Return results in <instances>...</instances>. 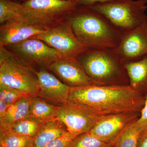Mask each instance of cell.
Returning <instances> with one entry per match:
<instances>
[{
  "instance_id": "cell-27",
  "label": "cell",
  "mask_w": 147,
  "mask_h": 147,
  "mask_svg": "<svg viewBox=\"0 0 147 147\" xmlns=\"http://www.w3.org/2000/svg\"><path fill=\"white\" fill-rule=\"evenodd\" d=\"M113 0H76L78 6L89 7L94 5L96 4L106 2Z\"/></svg>"
},
{
  "instance_id": "cell-21",
  "label": "cell",
  "mask_w": 147,
  "mask_h": 147,
  "mask_svg": "<svg viewBox=\"0 0 147 147\" xmlns=\"http://www.w3.org/2000/svg\"><path fill=\"white\" fill-rule=\"evenodd\" d=\"M43 123L38 119L29 116L14 125L11 129L34 139Z\"/></svg>"
},
{
  "instance_id": "cell-24",
  "label": "cell",
  "mask_w": 147,
  "mask_h": 147,
  "mask_svg": "<svg viewBox=\"0 0 147 147\" xmlns=\"http://www.w3.org/2000/svg\"><path fill=\"white\" fill-rule=\"evenodd\" d=\"M24 96L18 90L0 84V100L12 105Z\"/></svg>"
},
{
  "instance_id": "cell-4",
  "label": "cell",
  "mask_w": 147,
  "mask_h": 147,
  "mask_svg": "<svg viewBox=\"0 0 147 147\" xmlns=\"http://www.w3.org/2000/svg\"><path fill=\"white\" fill-rule=\"evenodd\" d=\"M35 70L0 45V84L18 90L25 96H37L39 87Z\"/></svg>"
},
{
  "instance_id": "cell-1",
  "label": "cell",
  "mask_w": 147,
  "mask_h": 147,
  "mask_svg": "<svg viewBox=\"0 0 147 147\" xmlns=\"http://www.w3.org/2000/svg\"><path fill=\"white\" fill-rule=\"evenodd\" d=\"M146 96L129 85H90L71 87L68 101L88 106L102 115L141 113Z\"/></svg>"
},
{
  "instance_id": "cell-11",
  "label": "cell",
  "mask_w": 147,
  "mask_h": 147,
  "mask_svg": "<svg viewBox=\"0 0 147 147\" xmlns=\"http://www.w3.org/2000/svg\"><path fill=\"white\" fill-rule=\"evenodd\" d=\"M139 113L126 112L104 115L90 131L92 135L115 146L124 129L137 119Z\"/></svg>"
},
{
  "instance_id": "cell-25",
  "label": "cell",
  "mask_w": 147,
  "mask_h": 147,
  "mask_svg": "<svg viewBox=\"0 0 147 147\" xmlns=\"http://www.w3.org/2000/svg\"><path fill=\"white\" fill-rule=\"evenodd\" d=\"M134 126L141 133L147 129V94L146 96L145 105L141 111L140 117L134 123Z\"/></svg>"
},
{
  "instance_id": "cell-23",
  "label": "cell",
  "mask_w": 147,
  "mask_h": 147,
  "mask_svg": "<svg viewBox=\"0 0 147 147\" xmlns=\"http://www.w3.org/2000/svg\"><path fill=\"white\" fill-rule=\"evenodd\" d=\"M137 120L131 123L123 131L117 140L115 147H137L141 133L134 126V123Z\"/></svg>"
},
{
  "instance_id": "cell-5",
  "label": "cell",
  "mask_w": 147,
  "mask_h": 147,
  "mask_svg": "<svg viewBox=\"0 0 147 147\" xmlns=\"http://www.w3.org/2000/svg\"><path fill=\"white\" fill-rule=\"evenodd\" d=\"M147 0H113L89 7L104 16L123 34L147 21Z\"/></svg>"
},
{
  "instance_id": "cell-13",
  "label": "cell",
  "mask_w": 147,
  "mask_h": 147,
  "mask_svg": "<svg viewBox=\"0 0 147 147\" xmlns=\"http://www.w3.org/2000/svg\"><path fill=\"white\" fill-rule=\"evenodd\" d=\"M39 85L37 96L52 105L61 106L68 101L70 88L46 69L35 70Z\"/></svg>"
},
{
  "instance_id": "cell-20",
  "label": "cell",
  "mask_w": 147,
  "mask_h": 147,
  "mask_svg": "<svg viewBox=\"0 0 147 147\" xmlns=\"http://www.w3.org/2000/svg\"><path fill=\"white\" fill-rule=\"evenodd\" d=\"M34 139L12 129L0 131V146L3 147H29L33 145Z\"/></svg>"
},
{
  "instance_id": "cell-17",
  "label": "cell",
  "mask_w": 147,
  "mask_h": 147,
  "mask_svg": "<svg viewBox=\"0 0 147 147\" xmlns=\"http://www.w3.org/2000/svg\"><path fill=\"white\" fill-rule=\"evenodd\" d=\"M124 66L129 86L140 92H146L147 94V57L124 63Z\"/></svg>"
},
{
  "instance_id": "cell-7",
  "label": "cell",
  "mask_w": 147,
  "mask_h": 147,
  "mask_svg": "<svg viewBox=\"0 0 147 147\" xmlns=\"http://www.w3.org/2000/svg\"><path fill=\"white\" fill-rule=\"evenodd\" d=\"M104 116L87 105L68 101L60 106L56 117L65 124L70 134L76 137L90 132Z\"/></svg>"
},
{
  "instance_id": "cell-29",
  "label": "cell",
  "mask_w": 147,
  "mask_h": 147,
  "mask_svg": "<svg viewBox=\"0 0 147 147\" xmlns=\"http://www.w3.org/2000/svg\"><path fill=\"white\" fill-rule=\"evenodd\" d=\"M11 105L0 100V118L3 117L5 115Z\"/></svg>"
},
{
  "instance_id": "cell-8",
  "label": "cell",
  "mask_w": 147,
  "mask_h": 147,
  "mask_svg": "<svg viewBox=\"0 0 147 147\" xmlns=\"http://www.w3.org/2000/svg\"><path fill=\"white\" fill-rule=\"evenodd\" d=\"M31 38L45 42L57 50L61 57L77 59L88 50L77 39L67 20Z\"/></svg>"
},
{
  "instance_id": "cell-15",
  "label": "cell",
  "mask_w": 147,
  "mask_h": 147,
  "mask_svg": "<svg viewBox=\"0 0 147 147\" xmlns=\"http://www.w3.org/2000/svg\"><path fill=\"white\" fill-rule=\"evenodd\" d=\"M32 97L24 96L10 105L5 115L0 118V131L10 130L14 125L30 116Z\"/></svg>"
},
{
  "instance_id": "cell-6",
  "label": "cell",
  "mask_w": 147,
  "mask_h": 147,
  "mask_svg": "<svg viewBox=\"0 0 147 147\" xmlns=\"http://www.w3.org/2000/svg\"><path fill=\"white\" fill-rule=\"evenodd\" d=\"M23 19L44 30L64 22L78 6L76 0H27Z\"/></svg>"
},
{
  "instance_id": "cell-16",
  "label": "cell",
  "mask_w": 147,
  "mask_h": 147,
  "mask_svg": "<svg viewBox=\"0 0 147 147\" xmlns=\"http://www.w3.org/2000/svg\"><path fill=\"white\" fill-rule=\"evenodd\" d=\"M69 133L64 123L57 118L43 123L34 139V147H44L59 137Z\"/></svg>"
},
{
  "instance_id": "cell-22",
  "label": "cell",
  "mask_w": 147,
  "mask_h": 147,
  "mask_svg": "<svg viewBox=\"0 0 147 147\" xmlns=\"http://www.w3.org/2000/svg\"><path fill=\"white\" fill-rule=\"evenodd\" d=\"M111 144L103 142L88 132L80 134L69 142L66 147H113Z\"/></svg>"
},
{
  "instance_id": "cell-18",
  "label": "cell",
  "mask_w": 147,
  "mask_h": 147,
  "mask_svg": "<svg viewBox=\"0 0 147 147\" xmlns=\"http://www.w3.org/2000/svg\"><path fill=\"white\" fill-rule=\"evenodd\" d=\"M60 106L50 104L38 96L32 97L30 116L43 122L51 120L57 117Z\"/></svg>"
},
{
  "instance_id": "cell-9",
  "label": "cell",
  "mask_w": 147,
  "mask_h": 147,
  "mask_svg": "<svg viewBox=\"0 0 147 147\" xmlns=\"http://www.w3.org/2000/svg\"><path fill=\"white\" fill-rule=\"evenodd\" d=\"M32 67L48 69L61 54L39 39L30 38L16 44L4 46Z\"/></svg>"
},
{
  "instance_id": "cell-31",
  "label": "cell",
  "mask_w": 147,
  "mask_h": 147,
  "mask_svg": "<svg viewBox=\"0 0 147 147\" xmlns=\"http://www.w3.org/2000/svg\"><path fill=\"white\" fill-rule=\"evenodd\" d=\"M29 147H33V145H32V146H30Z\"/></svg>"
},
{
  "instance_id": "cell-12",
  "label": "cell",
  "mask_w": 147,
  "mask_h": 147,
  "mask_svg": "<svg viewBox=\"0 0 147 147\" xmlns=\"http://www.w3.org/2000/svg\"><path fill=\"white\" fill-rule=\"evenodd\" d=\"M49 69L70 87L102 85L87 74L76 58H59L50 65Z\"/></svg>"
},
{
  "instance_id": "cell-3",
  "label": "cell",
  "mask_w": 147,
  "mask_h": 147,
  "mask_svg": "<svg viewBox=\"0 0 147 147\" xmlns=\"http://www.w3.org/2000/svg\"><path fill=\"white\" fill-rule=\"evenodd\" d=\"M87 74L102 85H124L129 81L124 63L114 50L88 49L77 58Z\"/></svg>"
},
{
  "instance_id": "cell-14",
  "label": "cell",
  "mask_w": 147,
  "mask_h": 147,
  "mask_svg": "<svg viewBox=\"0 0 147 147\" xmlns=\"http://www.w3.org/2000/svg\"><path fill=\"white\" fill-rule=\"evenodd\" d=\"M47 30L30 24L23 18L8 21L1 25L0 45L7 46L16 44Z\"/></svg>"
},
{
  "instance_id": "cell-2",
  "label": "cell",
  "mask_w": 147,
  "mask_h": 147,
  "mask_svg": "<svg viewBox=\"0 0 147 147\" xmlns=\"http://www.w3.org/2000/svg\"><path fill=\"white\" fill-rule=\"evenodd\" d=\"M67 20L77 39L88 49L115 50L123 34L104 16L88 7L78 6Z\"/></svg>"
},
{
  "instance_id": "cell-32",
  "label": "cell",
  "mask_w": 147,
  "mask_h": 147,
  "mask_svg": "<svg viewBox=\"0 0 147 147\" xmlns=\"http://www.w3.org/2000/svg\"><path fill=\"white\" fill-rule=\"evenodd\" d=\"M0 147H2L1 146H0Z\"/></svg>"
},
{
  "instance_id": "cell-19",
  "label": "cell",
  "mask_w": 147,
  "mask_h": 147,
  "mask_svg": "<svg viewBox=\"0 0 147 147\" xmlns=\"http://www.w3.org/2000/svg\"><path fill=\"white\" fill-rule=\"evenodd\" d=\"M26 11L23 4L11 0H0V23L24 18Z\"/></svg>"
},
{
  "instance_id": "cell-28",
  "label": "cell",
  "mask_w": 147,
  "mask_h": 147,
  "mask_svg": "<svg viewBox=\"0 0 147 147\" xmlns=\"http://www.w3.org/2000/svg\"><path fill=\"white\" fill-rule=\"evenodd\" d=\"M137 147H147V129L141 133Z\"/></svg>"
},
{
  "instance_id": "cell-30",
  "label": "cell",
  "mask_w": 147,
  "mask_h": 147,
  "mask_svg": "<svg viewBox=\"0 0 147 147\" xmlns=\"http://www.w3.org/2000/svg\"><path fill=\"white\" fill-rule=\"evenodd\" d=\"M18 1H22L23 2H24L26 1L27 0H18Z\"/></svg>"
},
{
  "instance_id": "cell-10",
  "label": "cell",
  "mask_w": 147,
  "mask_h": 147,
  "mask_svg": "<svg viewBox=\"0 0 147 147\" xmlns=\"http://www.w3.org/2000/svg\"><path fill=\"white\" fill-rule=\"evenodd\" d=\"M124 63L137 61L147 57V21L123 34L114 50Z\"/></svg>"
},
{
  "instance_id": "cell-26",
  "label": "cell",
  "mask_w": 147,
  "mask_h": 147,
  "mask_svg": "<svg viewBox=\"0 0 147 147\" xmlns=\"http://www.w3.org/2000/svg\"><path fill=\"white\" fill-rule=\"evenodd\" d=\"M75 137L68 133L50 142L44 147H66Z\"/></svg>"
}]
</instances>
